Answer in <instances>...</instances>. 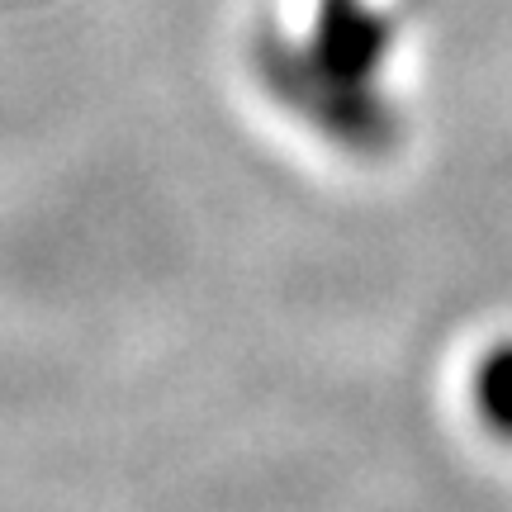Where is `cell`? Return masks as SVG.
Wrapping results in <instances>:
<instances>
[{
	"instance_id": "obj_1",
	"label": "cell",
	"mask_w": 512,
	"mask_h": 512,
	"mask_svg": "<svg viewBox=\"0 0 512 512\" xmlns=\"http://www.w3.org/2000/svg\"><path fill=\"white\" fill-rule=\"evenodd\" d=\"M394 24L370 0H318V19L304 48L271 57V81L328 138L375 152L394 138V114L375 95L389 62Z\"/></svg>"
},
{
	"instance_id": "obj_2",
	"label": "cell",
	"mask_w": 512,
	"mask_h": 512,
	"mask_svg": "<svg viewBox=\"0 0 512 512\" xmlns=\"http://www.w3.org/2000/svg\"><path fill=\"white\" fill-rule=\"evenodd\" d=\"M470 399H475L479 422L498 441H512V337L494 342L479 356L475 375H470Z\"/></svg>"
}]
</instances>
